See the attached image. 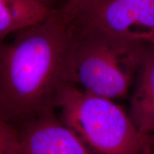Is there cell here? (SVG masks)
Instances as JSON below:
<instances>
[{"label": "cell", "mask_w": 154, "mask_h": 154, "mask_svg": "<svg viewBox=\"0 0 154 154\" xmlns=\"http://www.w3.org/2000/svg\"><path fill=\"white\" fill-rule=\"evenodd\" d=\"M0 43V116L17 128L58 109L76 86V29L59 9Z\"/></svg>", "instance_id": "6da1fadb"}, {"label": "cell", "mask_w": 154, "mask_h": 154, "mask_svg": "<svg viewBox=\"0 0 154 154\" xmlns=\"http://www.w3.org/2000/svg\"><path fill=\"white\" fill-rule=\"evenodd\" d=\"M73 24L76 86L111 100L126 95L149 44L135 36Z\"/></svg>", "instance_id": "7a4b0ae2"}, {"label": "cell", "mask_w": 154, "mask_h": 154, "mask_svg": "<svg viewBox=\"0 0 154 154\" xmlns=\"http://www.w3.org/2000/svg\"><path fill=\"white\" fill-rule=\"evenodd\" d=\"M59 119L89 154H148L149 136L141 134L113 100L69 87L59 107Z\"/></svg>", "instance_id": "3957f363"}, {"label": "cell", "mask_w": 154, "mask_h": 154, "mask_svg": "<svg viewBox=\"0 0 154 154\" xmlns=\"http://www.w3.org/2000/svg\"><path fill=\"white\" fill-rule=\"evenodd\" d=\"M74 24L137 37L154 46V0H104Z\"/></svg>", "instance_id": "277c9868"}, {"label": "cell", "mask_w": 154, "mask_h": 154, "mask_svg": "<svg viewBox=\"0 0 154 154\" xmlns=\"http://www.w3.org/2000/svg\"><path fill=\"white\" fill-rule=\"evenodd\" d=\"M17 130V154H89L54 111L26 121Z\"/></svg>", "instance_id": "5b68a950"}, {"label": "cell", "mask_w": 154, "mask_h": 154, "mask_svg": "<svg viewBox=\"0 0 154 154\" xmlns=\"http://www.w3.org/2000/svg\"><path fill=\"white\" fill-rule=\"evenodd\" d=\"M136 79L128 114L138 131L149 136L154 134V46L151 44L146 47Z\"/></svg>", "instance_id": "8992f818"}, {"label": "cell", "mask_w": 154, "mask_h": 154, "mask_svg": "<svg viewBox=\"0 0 154 154\" xmlns=\"http://www.w3.org/2000/svg\"><path fill=\"white\" fill-rule=\"evenodd\" d=\"M52 11L25 0H0V43L9 34L43 21Z\"/></svg>", "instance_id": "52a82bcc"}, {"label": "cell", "mask_w": 154, "mask_h": 154, "mask_svg": "<svg viewBox=\"0 0 154 154\" xmlns=\"http://www.w3.org/2000/svg\"><path fill=\"white\" fill-rule=\"evenodd\" d=\"M18 140L17 128L0 116V154H17Z\"/></svg>", "instance_id": "ba28073f"}, {"label": "cell", "mask_w": 154, "mask_h": 154, "mask_svg": "<svg viewBox=\"0 0 154 154\" xmlns=\"http://www.w3.org/2000/svg\"><path fill=\"white\" fill-rule=\"evenodd\" d=\"M103 1L104 0H66L65 5L59 9L69 18L72 19L92 10Z\"/></svg>", "instance_id": "9c48e42d"}, {"label": "cell", "mask_w": 154, "mask_h": 154, "mask_svg": "<svg viewBox=\"0 0 154 154\" xmlns=\"http://www.w3.org/2000/svg\"><path fill=\"white\" fill-rule=\"evenodd\" d=\"M25 1L36 4V5L41 6V7H43L44 8L51 9V10L56 9L54 8L53 5L56 0H25Z\"/></svg>", "instance_id": "30bf717a"}, {"label": "cell", "mask_w": 154, "mask_h": 154, "mask_svg": "<svg viewBox=\"0 0 154 154\" xmlns=\"http://www.w3.org/2000/svg\"><path fill=\"white\" fill-rule=\"evenodd\" d=\"M149 139L150 154H154V134L149 135Z\"/></svg>", "instance_id": "8fae6325"}, {"label": "cell", "mask_w": 154, "mask_h": 154, "mask_svg": "<svg viewBox=\"0 0 154 154\" xmlns=\"http://www.w3.org/2000/svg\"><path fill=\"white\" fill-rule=\"evenodd\" d=\"M148 154H150V150H149V153H148Z\"/></svg>", "instance_id": "7c38bea8"}]
</instances>
